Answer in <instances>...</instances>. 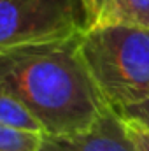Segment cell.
Segmentation results:
<instances>
[{
    "instance_id": "5b68a950",
    "label": "cell",
    "mask_w": 149,
    "mask_h": 151,
    "mask_svg": "<svg viewBox=\"0 0 149 151\" xmlns=\"http://www.w3.org/2000/svg\"><path fill=\"white\" fill-rule=\"evenodd\" d=\"M95 25H130L149 28V0H107Z\"/></svg>"
},
{
    "instance_id": "ba28073f",
    "label": "cell",
    "mask_w": 149,
    "mask_h": 151,
    "mask_svg": "<svg viewBox=\"0 0 149 151\" xmlns=\"http://www.w3.org/2000/svg\"><path fill=\"white\" fill-rule=\"evenodd\" d=\"M123 121H125L126 132H128L130 139L133 141L135 148L139 151H149V130L148 128L144 125H140L139 121H135V119L123 118Z\"/></svg>"
},
{
    "instance_id": "7a4b0ae2",
    "label": "cell",
    "mask_w": 149,
    "mask_h": 151,
    "mask_svg": "<svg viewBox=\"0 0 149 151\" xmlns=\"http://www.w3.org/2000/svg\"><path fill=\"white\" fill-rule=\"evenodd\" d=\"M79 49L114 113L149 99V28L93 25L81 35Z\"/></svg>"
},
{
    "instance_id": "30bf717a",
    "label": "cell",
    "mask_w": 149,
    "mask_h": 151,
    "mask_svg": "<svg viewBox=\"0 0 149 151\" xmlns=\"http://www.w3.org/2000/svg\"><path fill=\"white\" fill-rule=\"evenodd\" d=\"M84 4H86V7H88L90 18H91V27H93V25L98 21L100 14H102L104 7H105V4H107V0H84Z\"/></svg>"
},
{
    "instance_id": "3957f363",
    "label": "cell",
    "mask_w": 149,
    "mask_h": 151,
    "mask_svg": "<svg viewBox=\"0 0 149 151\" xmlns=\"http://www.w3.org/2000/svg\"><path fill=\"white\" fill-rule=\"evenodd\" d=\"M90 28L84 0H0V53L72 39Z\"/></svg>"
},
{
    "instance_id": "277c9868",
    "label": "cell",
    "mask_w": 149,
    "mask_h": 151,
    "mask_svg": "<svg viewBox=\"0 0 149 151\" xmlns=\"http://www.w3.org/2000/svg\"><path fill=\"white\" fill-rule=\"evenodd\" d=\"M39 151H139L130 139L125 121L117 113L109 109L88 130L65 135H44Z\"/></svg>"
},
{
    "instance_id": "8992f818",
    "label": "cell",
    "mask_w": 149,
    "mask_h": 151,
    "mask_svg": "<svg viewBox=\"0 0 149 151\" xmlns=\"http://www.w3.org/2000/svg\"><path fill=\"white\" fill-rule=\"evenodd\" d=\"M0 123L7 127H14L19 130H28V132H42V127L39 121L32 116V113L5 88L0 86Z\"/></svg>"
},
{
    "instance_id": "52a82bcc",
    "label": "cell",
    "mask_w": 149,
    "mask_h": 151,
    "mask_svg": "<svg viewBox=\"0 0 149 151\" xmlns=\"http://www.w3.org/2000/svg\"><path fill=\"white\" fill-rule=\"evenodd\" d=\"M44 134L19 130L0 123V151H39Z\"/></svg>"
},
{
    "instance_id": "9c48e42d",
    "label": "cell",
    "mask_w": 149,
    "mask_h": 151,
    "mask_svg": "<svg viewBox=\"0 0 149 151\" xmlns=\"http://www.w3.org/2000/svg\"><path fill=\"white\" fill-rule=\"evenodd\" d=\"M121 118H126V119H135L139 121L140 125H144L149 130V99L140 102V104H135L132 107H126L123 109L121 113H117Z\"/></svg>"
},
{
    "instance_id": "6da1fadb",
    "label": "cell",
    "mask_w": 149,
    "mask_h": 151,
    "mask_svg": "<svg viewBox=\"0 0 149 151\" xmlns=\"http://www.w3.org/2000/svg\"><path fill=\"white\" fill-rule=\"evenodd\" d=\"M79 40L81 35L0 53V86L32 113L44 135L81 134L111 109L81 56Z\"/></svg>"
}]
</instances>
